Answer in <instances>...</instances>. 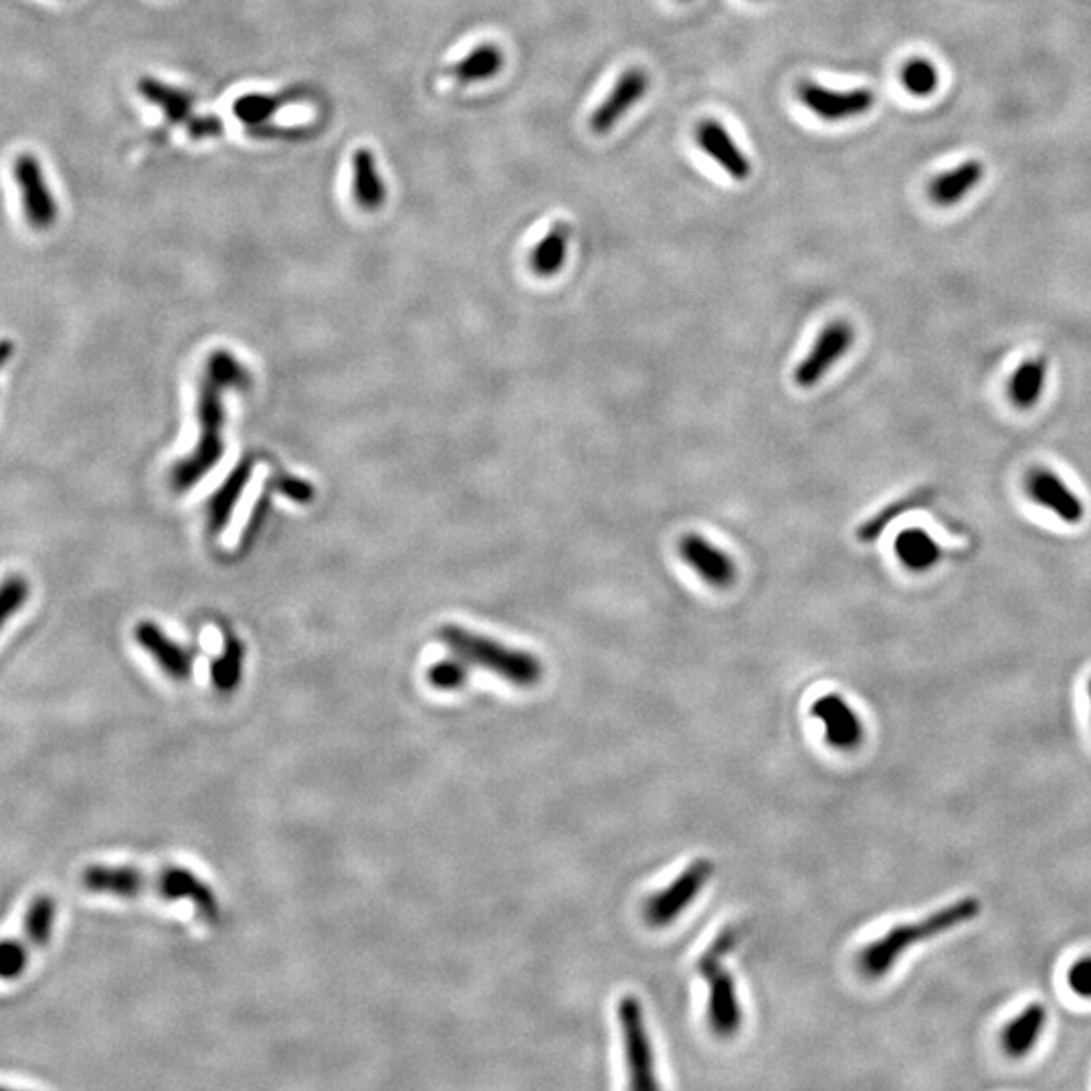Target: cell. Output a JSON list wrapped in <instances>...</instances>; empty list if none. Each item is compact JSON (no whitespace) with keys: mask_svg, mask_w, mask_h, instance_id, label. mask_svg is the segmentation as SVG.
I'll use <instances>...</instances> for the list:
<instances>
[{"mask_svg":"<svg viewBox=\"0 0 1091 1091\" xmlns=\"http://www.w3.org/2000/svg\"><path fill=\"white\" fill-rule=\"evenodd\" d=\"M893 548L900 562L914 572H926L942 558V548L938 546V542L932 538L926 530L920 527L903 530L896 538Z\"/></svg>","mask_w":1091,"mask_h":1091,"instance_id":"obj_25","label":"cell"},{"mask_svg":"<svg viewBox=\"0 0 1091 1091\" xmlns=\"http://www.w3.org/2000/svg\"><path fill=\"white\" fill-rule=\"evenodd\" d=\"M1047 384V360H1024L1009 380V399L1021 411H1029L1041 401Z\"/></svg>","mask_w":1091,"mask_h":1091,"instance_id":"obj_26","label":"cell"},{"mask_svg":"<svg viewBox=\"0 0 1091 1091\" xmlns=\"http://www.w3.org/2000/svg\"><path fill=\"white\" fill-rule=\"evenodd\" d=\"M251 472H253V461L245 459L239 463V467L230 473L227 482L218 487L213 499L209 501V530H211V534H221L229 524L233 510H235L237 501L241 498L245 487L251 479Z\"/></svg>","mask_w":1091,"mask_h":1091,"instance_id":"obj_23","label":"cell"},{"mask_svg":"<svg viewBox=\"0 0 1091 1091\" xmlns=\"http://www.w3.org/2000/svg\"><path fill=\"white\" fill-rule=\"evenodd\" d=\"M738 936L740 934L736 928L724 929L696 964L701 979L710 986L708 1023L720 1037H732L734 1033H738L742 1024L740 1000L736 995V984L732 974L722 964L724 958L738 944Z\"/></svg>","mask_w":1091,"mask_h":1091,"instance_id":"obj_5","label":"cell"},{"mask_svg":"<svg viewBox=\"0 0 1091 1091\" xmlns=\"http://www.w3.org/2000/svg\"><path fill=\"white\" fill-rule=\"evenodd\" d=\"M813 715L821 720L825 740L839 750H851L863 740L862 718L841 696H822L810 708Z\"/></svg>","mask_w":1091,"mask_h":1091,"instance_id":"obj_16","label":"cell"},{"mask_svg":"<svg viewBox=\"0 0 1091 1091\" xmlns=\"http://www.w3.org/2000/svg\"><path fill=\"white\" fill-rule=\"evenodd\" d=\"M853 342H855V330L851 323L837 320L825 325L813 351L808 352L807 358L796 366V384L801 389H810L819 384L821 378L847 354Z\"/></svg>","mask_w":1091,"mask_h":1091,"instance_id":"obj_11","label":"cell"},{"mask_svg":"<svg viewBox=\"0 0 1091 1091\" xmlns=\"http://www.w3.org/2000/svg\"><path fill=\"white\" fill-rule=\"evenodd\" d=\"M617 1015L625 1043L629 1086L633 1090H657L660 1083L655 1078L653 1050L647 1033L645 1015L641 1003L635 997L620 998Z\"/></svg>","mask_w":1091,"mask_h":1091,"instance_id":"obj_7","label":"cell"},{"mask_svg":"<svg viewBox=\"0 0 1091 1091\" xmlns=\"http://www.w3.org/2000/svg\"><path fill=\"white\" fill-rule=\"evenodd\" d=\"M308 95L306 87H299V85H294V87H287L283 90L280 94H247L241 95L235 104H233V114L239 118V120L247 126V128H256V126H263L271 120L277 111H282L283 108H287L289 104H296L299 99H304Z\"/></svg>","mask_w":1091,"mask_h":1091,"instance_id":"obj_20","label":"cell"},{"mask_svg":"<svg viewBox=\"0 0 1091 1091\" xmlns=\"http://www.w3.org/2000/svg\"><path fill=\"white\" fill-rule=\"evenodd\" d=\"M1069 988L1081 998H1091V957L1079 958L1067 972Z\"/></svg>","mask_w":1091,"mask_h":1091,"instance_id":"obj_34","label":"cell"},{"mask_svg":"<svg viewBox=\"0 0 1091 1091\" xmlns=\"http://www.w3.org/2000/svg\"><path fill=\"white\" fill-rule=\"evenodd\" d=\"M242 661H245V647L237 637L229 635L223 647V653L211 665L213 686L221 693H230L237 689L241 681Z\"/></svg>","mask_w":1091,"mask_h":1091,"instance_id":"obj_29","label":"cell"},{"mask_svg":"<svg viewBox=\"0 0 1091 1091\" xmlns=\"http://www.w3.org/2000/svg\"><path fill=\"white\" fill-rule=\"evenodd\" d=\"M981 910H983L981 900L974 896H967L957 902L944 905L938 912L929 914L928 917L920 920L916 924L893 926L886 936L877 938L876 942L863 948V952L859 954V969L865 976L879 979V976L888 974L889 970L896 967V962L910 948L969 924L972 920L981 916Z\"/></svg>","mask_w":1091,"mask_h":1091,"instance_id":"obj_3","label":"cell"},{"mask_svg":"<svg viewBox=\"0 0 1091 1091\" xmlns=\"http://www.w3.org/2000/svg\"><path fill=\"white\" fill-rule=\"evenodd\" d=\"M1047 1024V1009L1041 1003H1033L1019 1017H1015L1003 1031V1047L1012 1057H1023L1037 1045L1039 1037Z\"/></svg>","mask_w":1091,"mask_h":1091,"instance_id":"obj_22","label":"cell"},{"mask_svg":"<svg viewBox=\"0 0 1091 1091\" xmlns=\"http://www.w3.org/2000/svg\"><path fill=\"white\" fill-rule=\"evenodd\" d=\"M138 92L152 106L161 108L164 118L170 123H187L192 118L194 95L187 90L168 85L154 78H142L138 81Z\"/></svg>","mask_w":1091,"mask_h":1091,"instance_id":"obj_21","label":"cell"},{"mask_svg":"<svg viewBox=\"0 0 1091 1091\" xmlns=\"http://www.w3.org/2000/svg\"><path fill=\"white\" fill-rule=\"evenodd\" d=\"M81 886L94 893L120 898H140L150 893L168 902H190L206 920H216L221 910L213 889L194 874L178 867L144 871L134 867L92 865L81 874Z\"/></svg>","mask_w":1091,"mask_h":1091,"instance_id":"obj_2","label":"cell"},{"mask_svg":"<svg viewBox=\"0 0 1091 1091\" xmlns=\"http://www.w3.org/2000/svg\"><path fill=\"white\" fill-rule=\"evenodd\" d=\"M1024 491L1037 506L1055 513L1065 524H1079L1086 515L1083 501L1078 498V494L1047 467H1035L1027 473Z\"/></svg>","mask_w":1091,"mask_h":1091,"instance_id":"obj_12","label":"cell"},{"mask_svg":"<svg viewBox=\"0 0 1091 1091\" xmlns=\"http://www.w3.org/2000/svg\"><path fill=\"white\" fill-rule=\"evenodd\" d=\"M506 66V55L496 43H484L465 55L453 68L449 69V78L461 83H482L494 80Z\"/></svg>","mask_w":1091,"mask_h":1091,"instance_id":"obj_24","label":"cell"},{"mask_svg":"<svg viewBox=\"0 0 1091 1091\" xmlns=\"http://www.w3.org/2000/svg\"><path fill=\"white\" fill-rule=\"evenodd\" d=\"M352 170H354L352 192L356 204L366 213H375L378 209H382V204L387 202V185L382 175L378 173L375 154L368 149L356 150L352 156Z\"/></svg>","mask_w":1091,"mask_h":1091,"instance_id":"obj_18","label":"cell"},{"mask_svg":"<svg viewBox=\"0 0 1091 1091\" xmlns=\"http://www.w3.org/2000/svg\"><path fill=\"white\" fill-rule=\"evenodd\" d=\"M441 641L459 660L479 665L513 686L532 687L542 679V663L527 651L501 645L489 637L472 633L455 625L441 629Z\"/></svg>","mask_w":1091,"mask_h":1091,"instance_id":"obj_4","label":"cell"},{"mask_svg":"<svg viewBox=\"0 0 1091 1091\" xmlns=\"http://www.w3.org/2000/svg\"><path fill=\"white\" fill-rule=\"evenodd\" d=\"M271 487L277 489L285 498L294 499L297 503H308L313 499V487L308 482H304L299 477H292V475L277 477Z\"/></svg>","mask_w":1091,"mask_h":1091,"instance_id":"obj_33","label":"cell"},{"mask_svg":"<svg viewBox=\"0 0 1091 1091\" xmlns=\"http://www.w3.org/2000/svg\"><path fill=\"white\" fill-rule=\"evenodd\" d=\"M13 176L28 225L37 230L51 229L59 216V204L49 189L39 158L31 152L19 154L13 164Z\"/></svg>","mask_w":1091,"mask_h":1091,"instance_id":"obj_8","label":"cell"},{"mask_svg":"<svg viewBox=\"0 0 1091 1091\" xmlns=\"http://www.w3.org/2000/svg\"><path fill=\"white\" fill-rule=\"evenodd\" d=\"M14 344L11 340H0V370L2 366L13 358Z\"/></svg>","mask_w":1091,"mask_h":1091,"instance_id":"obj_36","label":"cell"},{"mask_svg":"<svg viewBox=\"0 0 1091 1091\" xmlns=\"http://www.w3.org/2000/svg\"><path fill=\"white\" fill-rule=\"evenodd\" d=\"M467 677H470V672H467V665L463 663V660H443L439 663H435L429 667L427 672V679L435 689H443V691H455V689H461V687L467 684Z\"/></svg>","mask_w":1091,"mask_h":1091,"instance_id":"obj_32","label":"cell"},{"mask_svg":"<svg viewBox=\"0 0 1091 1091\" xmlns=\"http://www.w3.org/2000/svg\"><path fill=\"white\" fill-rule=\"evenodd\" d=\"M1088 696H1090V701H1091V677L1090 681H1088Z\"/></svg>","mask_w":1091,"mask_h":1091,"instance_id":"obj_37","label":"cell"},{"mask_svg":"<svg viewBox=\"0 0 1091 1091\" xmlns=\"http://www.w3.org/2000/svg\"><path fill=\"white\" fill-rule=\"evenodd\" d=\"M649 85H651V80H649L645 69H627L620 75L619 81L615 83L613 92L591 116L589 123H591V130L594 134H608L631 111L635 104H639L645 97Z\"/></svg>","mask_w":1091,"mask_h":1091,"instance_id":"obj_13","label":"cell"},{"mask_svg":"<svg viewBox=\"0 0 1091 1091\" xmlns=\"http://www.w3.org/2000/svg\"><path fill=\"white\" fill-rule=\"evenodd\" d=\"M55 916L57 903L49 893H40L28 903L23 932L0 940V981H16L27 970L31 957L51 940Z\"/></svg>","mask_w":1091,"mask_h":1091,"instance_id":"obj_6","label":"cell"},{"mask_svg":"<svg viewBox=\"0 0 1091 1091\" xmlns=\"http://www.w3.org/2000/svg\"><path fill=\"white\" fill-rule=\"evenodd\" d=\"M187 132H189L192 140H206V138H215V135L223 134V120L221 118H215V116H201V118H190L187 123H185Z\"/></svg>","mask_w":1091,"mask_h":1091,"instance_id":"obj_35","label":"cell"},{"mask_svg":"<svg viewBox=\"0 0 1091 1091\" xmlns=\"http://www.w3.org/2000/svg\"><path fill=\"white\" fill-rule=\"evenodd\" d=\"M696 142L730 178L744 182L752 175V164L720 121L701 120L696 128Z\"/></svg>","mask_w":1091,"mask_h":1091,"instance_id":"obj_17","label":"cell"},{"mask_svg":"<svg viewBox=\"0 0 1091 1091\" xmlns=\"http://www.w3.org/2000/svg\"><path fill=\"white\" fill-rule=\"evenodd\" d=\"M714 874V863L710 859H698L686 867L679 876L675 877L674 884L661 889L660 893L651 896V900L645 905L647 922L651 926H667L681 916V912L689 908L693 900L700 896L701 889L710 881Z\"/></svg>","mask_w":1091,"mask_h":1091,"instance_id":"obj_9","label":"cell"},{"mask_svg":"<svg viewBox=\"0 0 1091 1091\" xmlns=\"http://www.w3.org/2000/svg\"><path fill=\"white\" fill-rule=\"evenodd\" d=\"M796 95L808 111L829 123L859 118L876 106V94L869 87L837 92L815 81H803L796 87Z\"/></svg>","mask_w":1091,"mask_h":1091,"instance_id":"obj_10","label":"cell"},{"mask_svg":"<svg viewBox=\"0 0 1091 1091\" xmlns=\"http://www.w3.org/2000/svg\"><path fill=\"white\" fill-rule=\"evenodd\" d=\"M568 241H570L568 225L556 223L532 251L530 263H532L534 273L539 277H553L562 270L566 256H568Z\"/></svg>","mask_w":1091,"mask_h":1091,"instance_id":"obj_28","label":"cell"},{"mask_svg":"<svg viewBox=\"0 0 1091 1091\" xmlns=\"http://www.w3.org/2000/svg\"><path fill=\"white\" fill-rule=\"evenodd\" d=\"M903 87L916 97H928L938 90L940 75L936 66L928 59H910L902 69Z\"/></svg>","mask_w":1091,"mask_h":1091,"instance_id":"obj_30","label":"cell"},{"mask_svg":"<svg viewBox=\"0 0 1091 1091\" xmlns=\"http://www.w3.org/2000/svg\"><path fill=\"white\" fill-rule=\"evenodd\" d=\"M984 178V166L981 162L969 161L958 164L957 168L936 176L929 182L928 194L938 206H954L969 197Z\"/></svg>","mask_w":1091,"mask_h":1091,"instance_id":"obj_19","label":"cell"},{"mask_svg":"<svg viewBox=\"0 0 1091 1091\" xmlns=\"http://www.w3.org/2000/svg\"><path fill=\"white\" fill-rule=\"evenodd\" d=\"M679 556L698 572L701 580L715 589L732 586L738 574L734 560L700 534H687L679 539Z\"/></svg>","mask_w":1091,"mask_h":1091,"instance_id":"obj_15","label":"cell"},{"mask_svg":"<svg viewBox=\"0 0 1091 1091\" xmlns=\"http://www.w3.org/2000/svg\"><path fill=\"white\" fill-rule=\"evenodd\" d=\"M251 377L230 352L216 351L209 356L199 384V443L189 458L180 459L170 472V485L176 494H185L206 477V473L223 459L225 443V391H245Z\"/></svg>","mask_w":1091,"mask_h":1091,"instance_id":"obj_1","label":"cell"},{"mask_svg":"<svg viewBox=\"0 0 1091 1091\" xmlns=\"http://www.w3.org/2000/svg\"><path fill=\"white\" fill-rule=\"evenodd\" d=\"M31 594V584L21 574L0 580V631L23 608Z\"/></svg>","mask_w":1091,"mask_h":1091,"instance_id":"obj_31","label":"cell"},{"mask_svg":"<svg viewBox=\"0 0 1091 1091\" xmlns=\"http://www.w3.org/2000/svg\"><path fill=\"white\" fill-rule=\"evenodd\" d=\"M134 639L135 643L158 663V667L170 679L187 681L192 677V667H194L192 653L173 641L156 622H152V620L138 622L134 629Z\"/></svg>","mask_w":1091,"mask_h":1091,"instance_id":"obj_14","label":"cell"},{"mask_svg":"<svg viewBox=\"0 0 1091 1091\" xmlns=\"http://www.w3.org/2000/svg\"><path fill=\"white\" fill-rule=\"evenodd\" d=\"M932 499H934V491L924 487V489H916L903 498L891 501L884 510H879L876 515H871L867 522L859 525L857 538L862 539L863 544H874L888 530L891 522L902 518L903 513L912 512L917 508H926Z\"/></svg>","mask_w":1091,"mask_h":1091,"instance_id":"obj_27","label":"cell"}]
</instances>
